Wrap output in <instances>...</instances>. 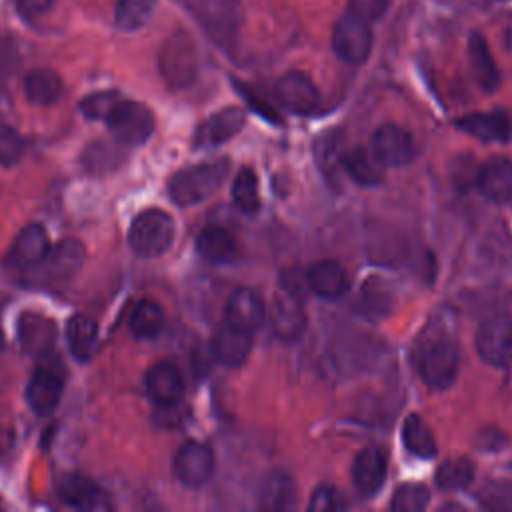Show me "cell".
Segmentation results:
<instances>
[{
    "label": "cell",
    "mask_w": 512,
    "mask_h": 512,
    "mask_svg": "<svg viewBox=\"0 0 512 512\" xmlns=\"http://www.w3.org/2000/svg\"><path fill=\"white\" fill-rule=\"evenodd\" d=\"M22 340L28 348H42L54 340V326L46 318L38 320H24L22 322Z\"/></svg>",
    "instance_id": "38"
},
{
    "label": "cell",
    "mask_w": 512,
    "mask_h": 512,
    "mask_svg": "<svg viewBox=\"0 0 512 512\" xmlns=\"http://www.w3.org/2000/svg\"><path fill=\"white\" fill-rule=\"evenodd\" d=\"M158 70L164 82L176 90L188 88L198 78V48L188 32L176 30L164 40L158 52Z\"/></svg>",
    "instance_id": "3"
},
{
    "label": "cell",
    "mask_w": 512,
    "mask_h": 512,
    "mask_svg": "<svg viewBox=\"0 0 512 512\" xmlns=\"http://www.w3.org/2000/svg\"><path fill=\"white\" fill-rule=\"evenodd\" d=\"M172 468H174L176 478L184 486L200 488L212 478L214 454L206 444H202L198 440H188L174 454Z\"/></svg>",
    "instance_id": "9"
},
{
    "label": "cell",
    "mask_w": 512,
    "mask_h": 512,
    "mask_svg": "<svg viewBox=\"0 0 512 512\" xmlns=\"http://www.w3.org/2000/svg\"><path fill=\"white\" fill-rule=\"evenodd\" d=\"M66 340L76 360H90L98 348V326L92 318L76 314L66 324Z\"/></svg>",
    "instance_id": "28"
},
{
    "label": "cell",
    "mask_w": 512,
    "mask_h": 512,
    "mask_svg": "<svg viewBox=\"0 0 512 512\" xmlns=\"http://www.w3.org/2000/svg\"><path fill=\"white\" fill-rule=\"evenodd\" d=\"M456 126L478 140L492 142V140H506L510 136L512 124L510 118L502 112H478V114H468L456 122Z\"/></svg>",
    "instance_id": "23"
},
{
    "label": "cell",
    "mask_w": 512,
    "mask_h": 512,
    "mask_svg": "<svg viewBox=\"0 0 512 512\" xmlns=\"http://www.w3.org/2000/svg\"><path fill=\"white\" fill-rule=\"evenodd\" d=\"M50 252V238L40 224L24 226L12 240L4 264L14 270L36 268Z\"/></svg>",
    "instance_id": "10"
},
{
    "label": "cell",
    "mask_w": 512,
    "mask_h": 512,
    "mask_svg": "<svg viewBox=\"0 0 512 512\" xmlns=\"http://www.w3.org/2000/svg\"><path fill=\"white\" fill-rule=\"evenodd\" d=\"M196 252L210 264H226L236 258L238 246L226 228L208 226L196 238Z\"/></svg>",
    "instance_id": "24"
},
{
    "label": "cell",
    "mask_w": 512,
    "mask_h": 512,
    "mask_svg": "<svg viewBox=\"0 0 512 512\" xmlns=\"http://www.w3.org/2000/svg\"><path fill=\"white\" fill-rule=\"evenodd\" d=\"M332 48L340 60L362 64L372 50L370 22L352 12L340 16L332 28Z\"/></svg>",
    "instance_id": "7"
},
{
    "label": "cell",
    "mask_w": 512,
    "mask_h": 512,
    "mask_svg": "<svg viewBox=\"0 0 512 512\" xmlns=\"http://www.w3.org/2000/svg\"><path fill=\"white\" fill-rule=\"evenodd\" d=\"M430 494L422 484H402L396 488L390 508L394 512H420L428 506Z\"/></svg>",
    "instance_id": "35"
},
{
    "label": "cell",
    "mask_w": 512,
    "mask_h": 512,
    "mask_svg": "<svg viewBox=\"0 0 512 512\" xmlns=\"http://www.w3.org/2000/svg\"><path fill=\"white\" fill-rule=\"evenodd\" d=\"M22 154V136L10 126H0V166H14L22 158Z\"/></svg>",
    "instance_id": "39"
},
{
    "label": "cell",
    "mask_w": 512,
    "mask_h": 512,
    "mask_svg": "<svg viewBox=\"0 0 512 512\" xmlns=\"http://www.w3.org/2000/svg\"><path fill=\"white\" fill-rule=\"evenodd\" d=\"M84 254H86L84 246L78 240H72V238L62 240L54 248L50 246V252L38 266L48 274V278H58V280L70 278L80 270L84 262Z\"/></svg>",
    "instance_id": "22"
},
{
    "label": "cell",
    "mask_w": 512,
    "mask_h": 512,
    "mask_svg": "<svg viewBox=\"0 0 512 512\" xmlns=\"http://www.w3.org/2000/svg\"><path fill=\"white\" fill-rule=\"evenodd\" d=\"M162 326H164V310L156 300L144 298L134 306L130 314V332L136 338L140 340L154 338L162 330Z\"/></svg>",
    "instance_id": "29"
},
{
    "label": "cell",
    "mask_w": 512,
    "mask_h": 512,
    "mask_svg": "<svg viewBox=\"0 0 512 512\" xmlns=\"http://www.w3.org/2000/svg\"><path fill=\"white\" fill-rule=\"evenodd\" d=\"M370 152L380 166H406L416 156V144L408 130L396 124H382L374 130Z\"/></svg>",
    "instance_id": "8"
},
{
    "label": "cell",
    "mask_w": 512,
    "mask_h": 512,
    "mask_svg": "<svg viewBox=\"0 0 512 512\" xmlns=\"http://www.w3.org/2000/svg\"><path fill=\"white\" fill-rule=\"evenodd\" d=\"M402 442L406 450L418 458H432L436 454L434 434L418 414H412L404 420Z\"/></svg>",
    "instance_id": "30"
},
{
    "label": "cell",
    "mask_w": 512,
    "mask_h": 512,
    "mask_svg": "<svg viewBox=\"0 0 512 512\" xmlns=\"http://www.w3.org/2000/svg\"><path fill=\"white\" fill-rule=\"evenodd\" d=\"M476 350L480 358L496 368L512 360V314L496 312L482 320L476 332Z\"/></svg>",
    "instance_id": "6"
},
{
    "label": "cell",
    "mask_w": 512,
    "mask_h": 512,
    "mask_svg": "<svg viewBox=\"0 0 512 512\" xmlns=\"http://www.w3.org/2000/svg\"><path fill=\"white\" fill-rule=\"evenodd\" d=\"M174 234L176 226L172 216L160 208H148L132 220L128 246L142 258H158L172 246Z\"/></svg>",
    "instance_id": "4"
},
{
    "label": "cell",
    "mask_w": 512,
    "mask_h": 512,
    "mask_svg": "<svg viewBox=\"0 0 512 512\" xmlns=\"http://www.w3.org/2000/svg\"><path fill=\"white\" fill-rule=\"evenodd\" d=\"M388 4H390V0H348L350 12L368 22L382 18L388 10Z\"/></svg>",
    "instance_id": "40"
},
{
    "label": "cell",
    "mask_w": 512,
    "mask_h": 512,
    "mask_svg": "<svg viewBox=\"0 0 512 512\" xmlns=\"http://www.w3.org/2000/svg\"><path fill=\"white\" fill-rule=\"evenodd\" d=\"M62 78L50 68H36L24 78V94L36 106H52L62 98Z\"/></svg>",
    "instance_id": "25"
},
{
    "label": "cell",
    "mask_w": 512,
    "mask_h": 512,
    "mask_svg": "<svg viewBox=\"0 0 512 512\" xmlns=\"http://www.w3.org/2000/svg\"><path fill=\"white\" fill-rule=\"evenodd\" d=\"M232 200L238 210L244 214H254L260 208V192H258V178L254 170L242 168L232 184Z\"/></svg>",
    "instance_id": "34"
},
{
    "label": "cell",
    "mask_w": 512,
    "mask_h": 512,
    "mask_svg": "<svg viewBox=\"0 0 512 512\" xmlns=\"http://www.w3.org/2000/svg\"><path fill=\"white\" fill-rule=\"evenodd\" d=\"M252 350V332L224 322L210 342V352L216 362L228 368H238L246 362Z\"/></svg>",
    "instance_id": "15"
},
{
    "label": "cell",
    "mask_w": 512,
    "mask_h": 512,
    "mask_svg": "<svg viewBox=\"0 0 512 512\" xmlns=\"http://www.w3.org/2000/svg\"><path fill=\"white\" fill-rule=\"evenodd\" d=\"M14 2H16L18 12L30 20L46 14L54 4V0H14Z\"/></svg>",
    "instance_id": "42"
},
{
    "label": "cell",
    "mask_w": 512,
    "mask_h": 512,
    "mask_svg": "<svg viewBox=\"0 0 512 512\" xmlns=\"http://www.w3.org/2000/svg\"><path fill=\"white\" fill-rule=\"evenodd\" d=\"M412 362L418 376L430 388H448L458 374V348L454 340L442 332H424L412 352Z\"/></svg>",
    "instance_id": "1"
},
{
    "label": "cell",
    "mask_w": 512,
    "mask_h": 512,
    "mask_svg": "<svg viewBox=\"0 0 512 512\" xmlns=\"http://www.w3.org/2000/svg\"><path fill=\"white\" fill-rule=\"evenodd\" d=\"M156 10V0H118L114 24L124 32H136L148 24Z\"/></svg>",
    "instance_id": "31"
},
{
    "label": "cell",
    "mask_w": 512,
    "mask_h": 512,
    "mask_svg": "<svg viewBox=\"0 0 512 512\" xmlns=\"http://www.w3.org/2000/svg\"><path fill=\"white\" fill-rule=\"evenodd\" d=\"M474 474H476V468L472 460L464 456L450 458L444 464H440V468L436 470V486L446 492L462 490L474 480Z\"/></svg>",
    "instance_id": "33"
},
{
    "label": "cell",
    "mask_w": 512,
    "mask_h": 512,
    "mask_svg": "<svg viewBox=\"0 0 512 512\" xmlns=\"http://www.w3.org/2000/svg\"><path fill=\"white\" fill-rule=\"evenodd\" d=\"M120 94L114 90H100V92H92L88 94L82 102H80V112L88 118V120H104L110 116V112L114 110V106L120 102Z\"/></svg>",
    "instance_id": "36"
},
{
    "label": "cell",
    "mask_w": 512,
    "mask_h": 512,
    "mask_svg": "<svg viewBox=\"0 0 512 512\" xmlns=\"http://www.w3.org/2000/svg\"><path fill=\"white\" fill-rule=\"evenodd\" d=\"M342 166L350 174L352 180H356L362 186H374L382 180L380 164L372 154H368L362 148H354L342 156Z\"/></svg>",
    "instance_id": "32"
},
{
    "label": "cell",
    "mask_w": 512,
    "mask_h": 512,
    "mask_svg": "<svg viewBox=\"0 0 512 512\" xmlns=\"http://www.w3.org/2000/svg\"><path fill=\"white\" fill-rule=\"evenodd\" d=\"M58 496L60 500L74 508V510H106L110 508V502L102 488L94 484L88 476L70 472L64 474L58 482Z\"/></svg>",
    "instance_id": "17"
},
{
    "label": "cell",
    "mask_w": 512,
    "mask_h": 512,
    "mask_svg": "<svg viewBox=\"0 0 512 512\" xmlns=\"http://www.w3.org/2000/svg\"><path fill=\"white\" fill-rule=\"evenodd\" d=\"M244 120H246L244 110L236 106H228L214 112L212 116H208L204 122L198 124L192 138L194 148H212V146L224 144L226 140H230L242 130Z\"/></svg>",
    "instance_id": "13"
},
{
    "label": "cell",
    "mask_w": 512,
    "mask_h": 512,
    "mask_svg": "<svg viewBox=\"0 0 512 512\" xmlns=\"http://www.w3.org/2000/svg\"><path fill=\"white\" fill-rule=\"evenodd\" d=\"M236 88H238V92L246 98V102H248V104L258 112V114L266 116V118H268V120H272V122H278V116L274 114V108H272L270 104H266L264 100H260V98H258V94H256L250 86L236 82Z\"/></svg>",
    "instance_id": "41"
},
{
    "label": "cell",
    "mask_w": 512,
    "mask_h": 512,
    "mask_svg": "<svg viewBox=\"0 0 512 512\" xmlns=\"http://www.w3.org/2000/svg\"><path fill=\"white\" fill-rule=\"evenodd\" d=\"M308 288L326 300H336L348 290L346 270L334 260L314 262L306 272Z\"/></svg>",
    "instance_id": "21"
},
{
    "label": "cell",
    "mask_w": 512,
    "mask_h": 512,
    "mask_svg": "<svg viewBox=\"0 0 512 512\" xmlns=\"http://www.w3.org/2000/svg\"><path fill=\"white\" fill-rule=\"evenodd\" d=\"M276 98L280 104L296 114H310L320 104V92L316 84L298 70L286 72L276 82Z\"/></svg>",
    "instance_id": "14"
},
{
    "label": "cell",
    "mask_w": 512,
    "mask_h": 512,
    "mask_svg": "<svg viewBox=\"0 0 512 512\" xmlns=\"http://www.w3.org/2000/svg\"><path fill=\"white\" fill-rule=\"evenodd\" d=\"M386 472H388V458L386 452L378 446H366L362 448L352 464V480L356 490L370 498L374 496L386 480Z\"/></svg>",
    "instance_id": "16"
},
{
    "label": "cell",
    "mask_w": 512,
    "mask_h": 512,
    "mask_svg": "<svg viewBox=\"0 0 512 512\" xmlns=\"http://www.w3.org/2000/svg\"><path fill=\"white\" fill-rule=\"evenodd\" d=\"M468 56H470V68L480 84L482 90L492 92L500 84V72L496 68V62L488 50V44L482 34L472 32L468 40Z\"/></svg>",
    "instance_id": "27"
},
{
    "label": "cell",
    "mask_w": 512,
    "mask_h": 512,
    "mask_svg": "<svg viewBox=\"0 0 512 512\" xmlns=\"http://www.w3.org/2000/svg\"><path fill=\"white\" fill-rule=\"evenodd\" d=\"M144 392L158 408H174L184 396V378L174 364L158 362L144 376Z\"/></svg>",
    "instance_id": "12"
},
{
    "label": "cell",
    "mask_w": 512,
    "mask_h": 512,
    "mask_svg": "<svg viewBox=\"0 0 512 512\" xmlns=\"http://www.w3.org/2000/svg\"><path fill=\"white\" fill-rule=\"evenodd\" d=\"M476 186L492 202L512 200V160L494 158L478 170Z\"/></svg>",
    "instance_id": "20"
},
{
    "label": "cell",
    "mask_w": 512,
    "mask_h": 512,
    "mask_svg": "<svg viewBox=\"0 0 512 512\" xmlns=\"http://www.w3.org/2000/svg\"><path fill=\"white\" fill-rule=\"evenodd\" d=\"M62 390H64V382L60 372H56L54 368H38L28 386H26V400L28 406L38 414V416H50L56 406L60 404L62 398Z\"/></svg>",
    "instance_id": "18"
},
{
    "label": "cell",
    "mask_w": 512,
    "mask_h": 512,
    "mask_svg": "<svg viewBox=\"0 0 512 512\" xmlns=\"http://www.w3.org/2000/svg\"><path fill=\"white\" fill-rule=\"evenodd\" d=\"M266 318V306L252 288H238L226 304V322L248 332L256 330Z\"/></svg>",
    "instance_id": "19"
},
{
    "label": "cell",
    "mask_w": 512,
    "mask_h": 512,
    "mask_svg": "<svg viewBox=\"0 0 512 512\" xmlns=\"http://www.w3.org/2000/svg\"><path fill=\"white\" fill-rule=\"evenodd\" d=\"M106 124L118 144L140 146L152 136L156 120L146 104L120 100L106 118Z\"/></svg>",
    "instance_id": "5"
},
{
    "label": "cell",
    "mask_w": 512,
    "mask_h": 512,
    "mask_svg": "<svg viewBox=\"0 0 512 512\" xmlns=\"http://www.w3.org/2000/svg\"><path fill=\"white\" fill-rule=\"evenodd\" d=\"M296 484L290 474L276 470L268 474L260 486L258 502L266 510H288L296 504Z\"/></svg>",
    "instance_id": "26"
},
{
    "label": "cell",
    "mask_w": 512,
    "mask_h": 512,
    "mask_svg": "<svg viewBox=\"0 0 512 512\" xmlns=\"http://www.w3.org/2000/svg\"><path fill=\"white\" fill-rule=\"evenodd\" d=\"M270 324L280 340H298L306 328V312L302 298L280 286L270 306Z\"/></svg>",
    "instance_id": "11"
},
{
    "label": "cell",
    "mask_w": 512,
    "mask_h": 512,
    "mask_svg": "<svg viewBox=\"0 0 512 512\" xmlns=\"http://www.w3.org/2000/svg\"><path fill=\"white\" fill-rule=\"evenodd\" d=\"M346 508L344 496L330 484H320L308 502V510L312 512H340Z\"/></svg>",
    "instance_id": "37"
},
{
    "label": "cell",
    "mask_w": 512,
    "mask_h": 512,
    "mask_svg": "<svg viewBox=\"0 0 512 512\" xmlns=\"http://www.w3.org/2000/svg\"><path fill=\"white\" fill-rule=\"evenodd\" d=\"M230 172L226 158L178 170L168 182V194L178 206H192L212 196Z\"/></svg>",
    "instance_id": "2"
}]
</instances>
